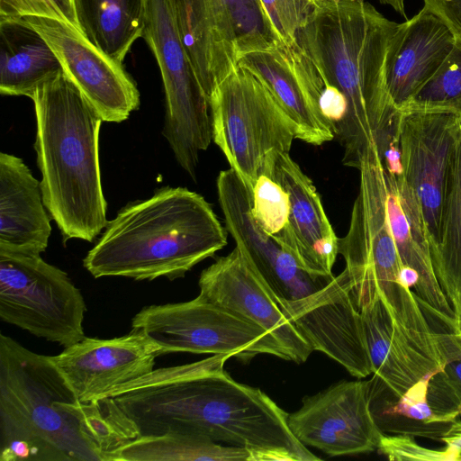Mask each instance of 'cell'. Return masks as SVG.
Here are the masks:
<instances>
[{
    "mask_svg": "<svg viewBox=\"0 0 461 461\" xmlns=\"http://www.w3.org/2000/svg\"><path fill=\"white\" fill-rule=\"evenodd\" d=\"M312 1H313L314 3H316V2H319V1H321V0H312Z\"/></svg>",
    "mask_w": 461,
    "mask_h": 461,
    "instance_id": "cell-39",
    "label": "cell"
},
{
    "mask_svg": "<svg viewBox=\"0 0 461 461\" xmlns=\"http://www.w3.org/2000/svg\"><path fill=\"white\" fill-rule=\"evenodd\" d=\"M317 105L322 116L332 126L336 135L348 113V103L345 96L339 89L326 83L319 95Z\"/></svg>",
    "mask_w": 461,
    "mask_h": 461,
    "instance_id": "cell-34",
    "label": "cell"
},
{
    "mask_svg": "<svg viewBox=\"0 0 461 461\" xmlns=\"http://www.w3.org/2000/svg\"><path fill=\"white\" fill-rule=\"evenodd\" d=\"M142 38L161 73L166 100L163 136L176 162L195 179L199 155L212 140V118L181 38L176 0H146Z\"/></svg>",
    "mask_w": 461,
    "mask_h": 461,
    "instance_id": "cell-8",
    "label": "cell"
},
{
    "mask_svg": "<svg viewBox=\"0 0 461 461\" xmlns=\"http://www.w3.org/2000/svg\"><path fill=\"white\" fill-rule=\"evenodd\" d=\"M38 181L23 160L0 153V249L41 254L51 234Z\"/></svg>",
    "mask_w": 461,
    "mask_h": 461,
    "instance_id": "cell-20",
    "label": "cell"
},
{
    "mask_svg": "<svg viewBox=\"0 0 461 461\" xmlns=\"http://www.w3.org/2000/svg\"><path fill=\"white\" fill-rule=\"evenodd\" d=\"M398 26L365 0H321L297 31V45L347 100L336 132L346 166L359 169L372 148L383 153L394 139L399 112L387 92L385 67Z\"/></svg>",
    "mask_w": 461,
    "mask_h": 461,
    "instance_id": "cell-3",
    "label": "cell"
},
{
    "mask_svg": "<svg viewBox=\"0 0 461 461\" xmlns=\"http://www.w3.org/2000/svg\"><path fill=\"white\" fill-rule=\"evenodd\" d=\"M31 15L57 19L79 31L72 0H0V17Z\"/></svg>",
    "mask_w": 461,
    "mask_h": 461,
    "instance_id": "cell-33",
    "label": "cell"
},
{
    "mask_svg": "<svg viewBox=\"0 0 461 461\" xmlns=\"http://www.w3.org/2000/svg\"><path fill=\"white\" fill-rule=\"evenodd\" d=\"M439 441L444 443L446 447L461 453V420L457 419L451 422L448 429L439 438Z\"/></svg>",
    "mask_w": 461,
    "mask_h": 461,
    "instance_id": "cell-36",
    "label": "cell"
},
{
    "mask_svg": "<svg viewBox=\"0 0 461 461\" xmlns=\"http://www.w3.org/2000/svg\"><path fill=\"white\" fill-rule=\"evenodd\" d=\"M359 312L372 366L371 385L399 397L442 367L406 337L381 300Z\"/></svg>",
    "mask_w": 461,
    "mask_h": 461,
    "instance_id": "cell-21",
    "label": "cell"
},
{
    "mask_svg": "<svg viewBox=\"0 0 461 461\" xmlns=\"http://www.w3.org/2000/svg\"><path fill=\"white\" fill-rule=\"evenodd\" d=\"M159 355L161 348L157 343L141 330L132 329L118 338L85 337L50 357L78 399L91 402L152 371Z\"/></svg>",
    "mask_w": 461,
    "mask_h": 461,
    "instance_id": "cell-16",
    "label": "cell"
},
{
    "mask_svg": "<svg viewBox=\"0 0 461 461\" xmlns=\"http://www.w3.org/2000/svg\"><path fill=\"white\" fill-rule=\"evenodd\" d=\"M360 185L348 230L339 239L352 300L359 311L381 300L406 337L440 364L431 330L417 296L403 280L401 260L387 216L384 171L378 148L360 167Z\"/></svg>",
    "mask_w": 461,
    "mask_h": 461,
    "instance_id": "cell-6",
    "label": "cell"
},
{
    "mask_svg": "<svg viewBox=\"0 0 461 461\" xmlns=\"http://www.w3.org/2000/svg\"><path fill=\"white\" fill-rule=\"evenodd\" d=\"M176 13L207 99L242 56L283 45L260 0H176Z\"/></svg>",
    "mask_w": 461,
    "mask_h": 461,
    "instance_id": "cell-9",
    "label": "cell"
},
{
    "mask_svg": "<svg viewBox=\"0 0 461 461\" xmlns=\"http://www.w3.org/2000/svg\"><path fill=\"white\" fill-rule=\"evenodd\" d=\"M86 304L68 275L41 254L0 249V319L67 348L86 336Z\"/></svg>",
    "mask_w": 461,
    "mask_h": 461,
    "instance_id": "cell-10",
    "label": "cell"
},
{
    "mask_svg": "<svg viewBox=\"0 0 461 461\" xmlns=\"http://www.w3.org/2000/svg\"><path fill=\"white\" fill-rule=\"evenodd\" d=\"M287 422L302 444L330 456L374 451L384 434L370 411L366 381H341L305 397Z\"/></svg>",
    "mask_w": 461,
    "mask_h": 461,
    "instance_id": "cell-14",
    "label": "cell"
},
{
    "mask_svg": "<svg viewBox=\"0 0 461 461\" xmlns=\"http://www.w3.org/2000/svg\"><path fill=\"white\" fill-rule=\"evenodd\" d=\"M161 348V354H229L249 359L258 354L286 360L278 343L262 328L198 295L176 303L149 305L131 320Z\"/></svg>",
    "mask_w": 461,
    "mask_h": 461,
    "instance_id": "cell-11",
    "label": "cell"
},
{
    "mask_svg": "<svg viewBox=\"0 0 461 461\" xmlns=\"http://www.w3.org/2000/svg\"><path fill=\"white\" fill-rule=\"evenodd\" d=\"M377 450L390 460L447 461L461 460V453L446 447L431 449L419 445L413 436L407 434L386 435L380 438Z\"/></svg>",
    "mask_w": 461,
    "mask_h": 461,
    "instance_id": "cell-32",
    "label": "cell"
},
{
    "mask_svg": "<svg viewBox=\"0 0 461 461\" xmlns=\"http://www.w3.org/2000/svg\"><path fill=\"white\" fill-rule=\"evenodd\" d=\"M64 71L42 35L22 18L0 17V93L32 97L39 86Z\"/></svg>",
    "mask_w": 461,
    "mask_h": 461,
    "instance_id": "cell-23",
    "label": "cell"
},
{
    "mask_svg": "<svg viewBox=\"0 0 461 461\" xmlns=\"http://www.w3.org/2000/svg\"><path fill=\"white\" fill-rule=\"evenodd\" d=\"M226 244L224 228L201 194L167 186L122 208L83 266L95 278L173 281Z\"/></svg>",
    "mask_w": 461,
    "mask_h": 461,
    "instance_id": "cell-4",
    "label": "cell"
},
{
    "mask_svg": "<svg viewBox=\"0 0 461 461\" xmlns=\"http://www.w3.org/2000/svg\"><path fill=\"white\" fill-rule=\"evenodd\" d=\"M229 354L153 369L118 385L113 398L140 436L184 433L249 450L253 461H316L292 433L288 413L224 370Z\"/></svg>",
    "mask_w": 461,
    "mask_h": 461,
    "instance_id": "cell-1",
    "label": "cell"
},
{
    "mask_svg": "<svg viewBox=\"0 0 461 461\" xmlns=\"http://www.w3.org/2000/svg\"><path fill=\"white\" fill-rule=\"evenodd\" d=\"M251 212L258 224L294 257L287 192L271 176L261 174L252 192Z\"/></svg>",
    "mask_w": 461,
    "mask_h": 461,
    "instance_id": "cell-30",
    "label": "cell"
},
{
    "mask_svg": "<svg viewBox=\"0 0 461 461\" xmlns=\"http://www.w3.org/2000/svg\"><path fill=\"white\" fill-rule=\"evenodd\" d=\"M461 118L445 111L399 112L395 139L400 171L419 200L430 250L438 239L446 179Z\"/></svg>",
    "mask_w": 461,
    "mask_h": 461,
    "instance_id": "cell-12",
    "label": "cell"
},
{
    "mask_svg": "<svg viewBox=\"0 0 461 461\" xmlns=\"http://www.w3.org/2000/svg\"><path fill=\"white\" fill-rule=\"evenodd\" d=\"M432 373L399 397L366 381L370 411L383 433L407 434L439 441L451 422L438 415L429 402L428 384Z\"/></svg>",
    "mask_w": 461,
    "mask_h": 461,
    "instance_id": "cell-26",
    "label": "cell"
},
{
    "mask_svg": "<svg viewBox=\"0 0 461 461\" xmlns=\"http://www.w3.org/2000/svg\"><path fill=\"white\" fill-rule=\"evenodd\" d=\"M384 171L389 225L403 267L419 276L413 287L414 293L432 308L456 318L433 267L430 245L417 195L401 171L387 168L384 165Z\"/></svg>",
    "mask_w": 461,
    "mask_h": 461,
    "instance_id": "cell-19",
    "label": "cell"
},
{
    "mask_svg": "<svg viewBox=\"0 0 461 461\" xmlns=\"http://www.w3.org/2000/svg\"><path fill=\"white\" fill-rule=\"evenodd\" d=\"M22 19L48 41L65 73L104 122H123L139 108L140 92L122 64L93 46L77 28L48 17Z\"/></svg>",
    "mask_w": 461,
    "mask_h": 461,
    "instance_id": "cell-15",
    "label": "cell"
},
{
    "mask_svg": "<svg viewBox=\"0 0 461 461\" xmlns=\"http://www.w3.org/2000/svg\"><path fill=\"white\" fill-rule=\"evenodd\" d=\"M433 330L434 342L442 365L428 384V400L433 411L453 422L461 416V329L456 318L432 308L417 297Z\"/></svg>",
    "mask_w": 461,
    "mask_h": 461,
    "instance_id": "cell-27",
    "label": "cell"
},
{
    "mask_svg": "<svg viewBox=\"0 0 461 461\" xmlns=\"http://www.w3.org/2000/svg\"><path fill=\"white\" fill-rule=\"evenodd\" d=\"M456 36L437 15L421 9L399 23L388 50L385 81L394 108L401 112L450 53Z\"/></svg>",
    "mask_w": 461,
    "mask_h": 461,
    "instance_id": "cell-17",
    "label": "cell"
},
{
    "mask_svg": "<svg viewBox=\"0 0 461 461\" xmlns=\"http://www.w3.org/2000/svg\"><path fill=\"white\" fill-rule=\"evenodd\" d=\"M31 99L44 204L64 243L92 242L108 223L99 160L104 121L65 71L39 86Z\"/></svg>",
    "mask_w": 461,
    "mask_h": 461,
    "instance_id": "cell-5",
    "label": "cell"
},
{
    "mask_svg": "<svg viewBox=\"0 0 461 461\" xmlns=\"http://www.w3.org/2000/svg\"><path fill=\"white\" fill-rule=\"evenodd\" d=\"M239 66L249 70L266 86L293 122L296 139L315 146L333 140L332 126L309 99L283 45L245 54Z\"/></svg>",
    "mask_w": 461,
    "mask_h": 461,
    "instance_id": "cell-22",
    "label": "cell"
},
{
    "mask_svg": "<svg viewBox=\"0 0 461 461\" xmlns=\"http://www.w3.org/2000/svg\"><path fill=\"white\" fill-rule=\"evenodd\" d=\"M403 110L445 111L461 118V37L456 36L442 65Z\"/></svg>",
    "mask_w": 461,
    "mask_h": 461,
    "instance_id": "cell-29",
    "label": "cell"
},
{
    "mask_svg": "<svg viewBox=\"0 0 461 461\" xmlns=\"http://www.w3.org/2000/svg\"><path fill=\"white\" fill-rule=\"evenodd\" d=\"M253 461L246 448L225 446L203 436L168 433L140 436L122 447L118 461Z\"/></svg>",
    "mask_w": 461,
    "mask_h": 461,
    "instance_id": "cell-28",
    "label": "cell"
},
{
    "mask_svg": "<svg viewBox=\"0 0 461 461\" xmlns=\"http://www.w3.org/2000/svg\"><path fill=\"white\" fill-rule=\"evenodd\" d=\"M283 45L295 42L298 29L312 12V0H260Z\"/></svg>",
    "mask_w": 461,
    "mask_h": 461,
    "instance_id": "cell-31",
    "label": "cell"
},
{
    "mask_svg": "<svg viewBox=\"0 0 461 461\" xmlns=\"http://www.w3.org/2000/svg\"><path fill=\"white\" fill-rule=\"evenodd\" d=\"M198 285V295L266 330L286 360L303 363L313 351L279 298L237 247L203 269Z\"/></svg>",
    "mask_w": 461,
    "mask_h": 461,
    "instance_id": "cell-13",
    "label": "cell"
},
{
    "mask_svg": "<svg viewBox=\"0 0 461 461\" xmlns=\"http://www.w3.org/2000/svg\"><path fill=\"white\" fill-rule=\"evenodd\" d=\"M381 4L391 6L400 14L403 15L405 19H408L405 14V0H378Z\"/></svg>",
    "mask_w": 461,
    "mask_h": 461,
    "instance_id": "cell-37",
    "label": "cell"
},
{
    "mask_svg": "<svg viewBox=\"0 0 461 461\" xmlns=\"http://www.w3.org/2000/svg\"><path fill=\"white\" fill-rule=\"evenodd\" d=\"M84 38L119 64L142 37L146 0H72Z\"/></svg>",
    "mask_w": 461,
    "mask_h": 461,
    "instance_id": "cell-24",
    "label": "cell"
},
{
    "mask_svg": "<svg viewBox=\"0 0 461 461\" xmlns=\"http://www.w3.org/2000/svg\"><path fill=\"white\" fill-rule=\"evenodd\" d=\"M269 176L280 184L289 195V224L294 259L312 275L332 276L339 239L328 219L312 181L289 153L276 156L273 173Z\"/></svg>",
    "mask_w": 461,
    "mask_h": 461,
    "instance_id": "cell-18",
    "label": "cell"
},
{
    "mask_svg": "<svg viewBox=\"0 0 461 461\" xmlns=\"http://www.w3.org/2000/svg\"><path fill=\"white\" fill-rule=\"evenodd\" d=\"M438 283L461 318V131L449 165L444 189L438 243L431 249Z\"/></svg>",
    "mask_w": 461,
    "mask_h": 461,
    "instance_id": "cell-25",
    "label": "cell"
},
{
    "mask_svg": "<svg viewBox=\"0 0 461 461\" xmlns=\"http://www.w3.org/2000/svg\"><path fill=\"white\" fill-rule=\"evenodd\" d=\"M424 10L440 18L453 32L461 37V0H423Z\"/></svg>",
    "mask_w": 461,
    "mask_h": 461,
    "instance_id": "cell-35",
    "label": "cell"
},
{
    "mask_svg": "<svg viewBox=\"0 0 461 461\" xmlns=\"http://www.w3.org/2000/svg\"><path fill=\"white\" fill-rule=\"evenodd\" d=\"M212 140L253 192L267 161L289 153L294 127L266 86L238 66L208 99Z\"/></svg>",
    "mask_w": 461,
    "mask_h": 461,
    "instance_id": "cell-7",
    "label": "cell"
},
{
    "mask_svg": "<svg viewBox=\"0 0 461 461\" xmlns=\"http://www.w3.org/2000/svg\"><path fill=\"white\" fill-rule=\"evenodd\" d=\"M139 437L113 398L81 402L50 356L0 334V461H118Z\"/></svg>",
    "mask_w": 461,
    "mask_h": 461,
    "instance_id": "cell-2",
    "label": "cell"
},
{
    "mask_svg": "<svg viewBox=\"0 0 461 461\" xmlns=\"http://www.w3.org/2000/svg\"><path fill=\"white\" fill-rule=\"evenodd\" d=\"M457 322H458L459 327H460V329H461V318L459 319V321H458Z\"/></svg>",
    "mask_w": 461,
    "mask_h": 461,
    "instance_id": "cell-38",
    "label": "cell"
}]
</instances>
